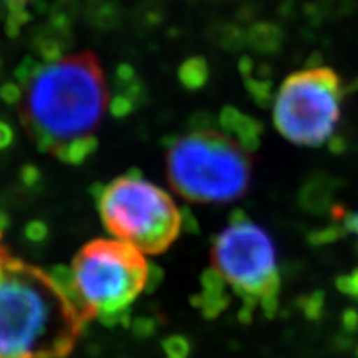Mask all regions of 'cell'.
<instances>
[{"instance_id": "cell-1", "label": "cell", "mask_w": 358, "mask_h": 358, "mask_svg": "<svg viewBox=\"0 0 358 358\" xmlns=\"http://www.w3.org/2000/svg\"><path fill=\"white\" fill-rule=\"evenodd\" d=\"M20 123L45 153L80 164L96 150L111 95L95 53L25 58L17 70Z\"/></svg>"}, {"instance_id": "cell-2", "label": "cell", "mask_w": 358, "mask_h": 358, "mask_svg": "<svg viewBox=\"0 0 358 358\" xmlns=\"http://www.w3.org/2000/svg\"><path fill=\"white\" fill-rule=\"evenodd\" d=\"M90 320L64 274H48L0 244V358H66Z\"/></svg>"}, {"instance_id": "cell-3", "label": "cell", "mask_w": 358, "mask_h": 358, "mask_svg": "<svg viewBox=\"0 0 358 358\" xmlns=\"http://www.w3.org/2000/svg\"><path fill=\"white\" fill-rule=\"evenodd\" d=\"M166 174L173 189L187 201L227 204L248 194L252 161L224 131L199 127L168 146Z\"/></svg>"}, {"instance_id": "cell-4", "label": "cell", "mask_w": 358, "mask_h": 358, "mask_svg": "<svg viewBox=\"0 0 358 358\" xmlns=\"http://www.w3.org/2000/svg\"><path fill=\"white\" fill-rule=\"evenodd\" d=\"M64 277L77 301L92 319L115 324L145 292L150 264L131 244L96 239L85 244Z\"/></svg>"}, {"instance_id": "cell-5", "label": "cell", "mask_w": 358, "mask_h": 358, "mask_svg": "<svg viewBox=\"0 0 358 358\" xmlns=\"http://www.w3.org/2000/svg\"><path fill=\"white\" fill-rule=\"evenodd\" d=\"M211 261L227 289L243 302V319H249L254 310L268 319L275 315L280 274L274 241L266 229L249 221L243 211H236L214 237Z\"/></svg>"}, {"instance_id": "cell-6", "label": "cell", "mask_w": 358, "mask_h": 358, "mask_svg": "<svg viewBox=\"0 0 358 358\" xmlns=\"http://www.w3.org/2000/svg\"><path fill=\"white\" fill-rule=\"evenodd\" d=\"M96 206L110 234L143 254L164 252L181 232L182 216L174 199L138 171L101 186Z\"/></svg>"}, {"instance_id": "cell-7", "label": "cell", "mask_w": 358, "mask_h": 358, "mask_svg": "<svg viewBox=\"0 0 358 358\" xmlns=\"http://www.w3.org/2000/svg\"><path fill=\"white\" fill-rule=\"evenodd\" d=\"M340 78L332 69L313 66L284 80L274 103V124L285 140L299 146H320L340 120Z\"/></svg>"}, {"instance_id": "cell-8", "label": "cell", "mask_w": 358, "mask_h": 358, "mask_svg": "<svg viewBox=\"0 0 358 358\" xmlns=\"http://www.w3.org/2000/svg\"><path fill=\"white\" fill-rule=\"evenodd\" d=\"M219 123H221L222 131L239 143L249 153H252L261 146L264 127L252 116L236 110L234 106H226V108H222L221 116H219Z\"/></svg>"}, {"instance_id": "cell-9", "label": "cell", "mask_w": 358, "mask_h": 358, "mask_svg": "<svg viewBox=\"0 0 358 358\" xmlns=\"http://www.w3.org/2000/svg\"><path fill=\"white\" fill-rule=\"evenodd\" d=\"M337 182L325 173H313L299 189V206L308 214L320 216L332 208Z\"/></svg>"}, {"instance_id": "cell-10", "label": "cell", "mask_w": 358, "mask_h": 358, "mask_svg": "<svg viewBox=\"0 0 358 358\" xmlns=\"http://www.w3.org/2000/svg\"><path fill=\"white\" fill-rule=\"evenodd\" d=\"M231 295L226 282L221 279L214 268H208L201 279V292L198 297V307L209 319H216L224 308L229 307Z\"/></svg>"}, {"instance_id": "cell-11", "label": "cell", "mask_w": 358, "mask_h": 358, "mask_svg": "<svg viewBox=\"0 0 358 358\" xmlns=\"http://www.w3.org/2000/svg\"><path fill=\"white\" fill-rule=\"evenodd\" d=\"M248 40L254 50L261 53H277L284 43V32L279 25L261 22L250 27Z\"/></svg>"}, {"instance_id": "cell-12", "label": "cell", "mask_w": 358, "mask_h": 358, "mask_svg": "<svg viewBox=\"0 0 358 358\" xmlns=\"http://www.w3.org/2000/svg\"><path fill=\"white\" fill-rule=\"evenodd\" d=\"M209 78L208 62L201 57H192L179 69V80L189 90L203 88Z\"/></svg>"}, {"instance_id": "cell-13", "label": "cell", "mask_w": 358, "mask_h": 358, "mask_svg": "<svg viewBox=\"0 0 358 358\" xmlns=\"http://www.w3.org/2000/svg\"><path fill=\"white\" fill-rule=\"evenodd\" d=\"M245 78V85H248V90L252 95L254 101L257 105H261L262 108H267V105L271 103V96H272V82L268 78H262V77H250V75H244Z\"/></svg>"}, {"instance_id": "cell-14", "label": "cell", "mask_w": 358, "mask_h": 358, "mask_svg": "<svg viewBox=\"0 0 358 358\" xmlns=\"http://www.w3.org/2000/svg\"><path fill=\"white\" fill-rule=\"evenodd\" d=\"M343 236H347V232L343 229L342 222L334 221L332 224H329V226L312 231L310 234H308V243L315 245V248H319V245L332 244L335 241L342 239Z\"/></svg>"}, {"instance_id": "cell-15", "label": "cell", "mask_w": 358, "mask_h": 358, "mask_svg": "<svg viewBox=\"0 0 358 358\" xmlns=\"http://www.w3.org/2000/svg\"><path fill=\"white\" fill-rule=\"evenodd\" d=\"M297 307L301 308L303 315L310 320H319L325 308V295L320 290L303 295L297 301Z\"/></svg>"}, {"instance_id": "cell-16", "label": "cell", "mask_w": 358, "mask_h": 358, "mask_svg": "<svg viewBox=\"0 0 358 358\" xmlns=\"http://www.w3.org/2000/svg\"><path fill=\"white\" fill-rule=\"evenodd\" d=\"M337 289L347 297L358 301V268H353L350 274L340 275L337 279Z\"/></svg>"}, {"instance_id": "cell-17", "label": "cell", "mask_w": 358, "mask_h": 358, "mask_svg": "<svg viewBox=\"0 0 358 358\" xmlns=\"http://www.w3.org/2000/svg\"><path fill=\"white\" fill-rule=\"evenodd\" d=\"M166 350L169 358H186L187 343L182 338H169L166 342Z\"/></svg>"}, {"instance_id": "cell-18", "label": "cell", "mask_w": 358, "mask_h": 358, "mask_svg": "<svg viewBox=\"0 0 358 358\" xmlns=\"http://www.w3.org/2000/svg\"><path fill=\"white\" fill-rule=\"evenodd\" d=\"M340 222H342L347 234L358 237V211H347V214Z\"/></svg>"}, {"instance_id": "cell-19", "label": "cell", "mask_w": 358, "mask_h": 358, "mask_svg": "<svg viewBox=\"0 0 358 358\" xmlns=\"http://www.w3.org/2000/svg\"><path fill=\"white\" fill-rule=\"evenodd\" d=\"M342 325L345 329V332H357L358 330V312L355 308H348V310L343 312L342 317Z\"/></svg>"}, {"instance_id": "cell-20", "label": "cell", "mask_w": 358, "mask_h": 358, "mask_svg": "<svg viewBox=\"0 0 358 358\" xmlns=\"http://www.w3.org/2000/svg\"><path fill=\"white\" fill-rule=\"evenodd\" d=\"M13 140V133H12V128L8 127L7 123L0 122V150H3V148H7L10 145Z\"/></svg>"}, {"instance_id": "cell-21", "label": "cell", "mask_w": 358, "mask_h": 358, "mask_svg": "<svg viewBox=\"0 0 358 358\" xmlns=\"http://www.w3.org/2000/svg\"><path fill=\"white\" fill-rule=\"evenodd\" d=\"M30 0H6L8 8H25V3Z\"/></svg>"}]
</instances>
